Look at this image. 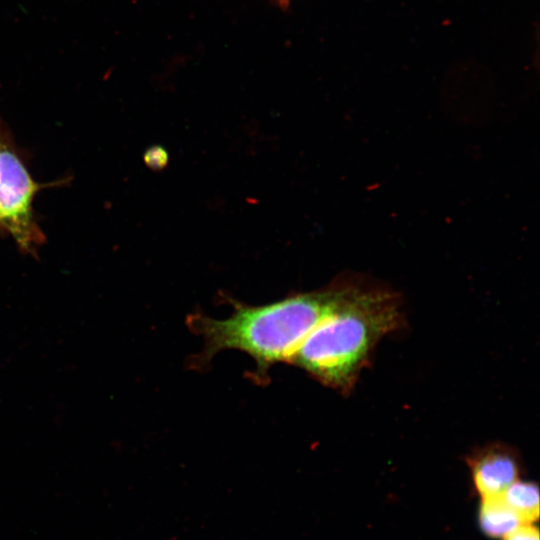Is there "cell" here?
Segmentation results:
<instances>
[{"instance_id":"6da1fadb","label":"cell","mask_w":540,"mask_h":540,"mask_svg":"<svg viewBox=\"0 0 540 540\" xmlns=\"http://www.w3.org/2000/svg\"><path fill=\"white\" fill-rule=\"evenodd\" d=\"M355 279H340L323 289L266 305L235 303L232 315L226 319L190 316L189 328L204 343L193 360L194 365H205L222 350L238 349L255 360V377L265 379L272 365L287 361L309 332L342 304Z\"/></svg>"},{"instance_id":"7a4b0ae2","label":"cell","mask_w":540,"mask_h":540,"mask_svg":"<svg viewBox=\"0 0 540 540\" xmlns=\"http://www.w3.org/2000/svg\"><path fill=\"white\" fill-rule=\"evenodd\" d=\"M401 322L398 296L356 277L342 304L309 332L287 361L324 385L348 392L374 345Z\"/></svg>"},{"instance_id":"3957f363","label":"cell","mask_w":540,"mask_h":540,"mask_svg":"<svg viewBox=\"0 0 540 540\" xmlns=\"http://www.w3.org/2000/svg\"><path fill=\"white\" fill-rule=\"evenodd\" d=\"M36 186L18 157L0 149V223L22 246L37 240L31 203Z\"/></svg>"},{"instance_id":"277c9868","label":"cell","mask_w":540,"mask_h":540,"mask_svg":"<svg viewBox=\"0 0 540 540\" xmlns=\"http://www.w3.org/2000/svg\"><path fill=\"white\" fill-rule=\"evenodd\" d=\"M475 487L481 497L501 495L518 477L516 458L508 450L489 448L470 462Z\"/></svg>"},{"instance_id":"5b68a950","label":"cell","mask_w":540,"mask_h":540,"mask_svg":"<svg viewBox=\"0 0 540 540\" xmlns=\"http://www.w3.org/2000/svg\"><path fill=\"white\" fill-rule=\"evenodd\" d=\"M524 522L500 495L483 497L479 509V525L485 535L492 538L505 537Z\"/></svg>"},{"instance_id":"8992f818","label":"cell","mask_w":540,"mask_h":540,"mask_svg":"<svg viewBox=\"0 0 540 540\" xmlns=\"http://www.w3.org/2000/svg\"><path fill=\"white\" fill-rule=\"evenodd\" d=\"M500 496L524 523L538 519L539 492L536 484L516 480Z\"/></svg>"},{"instance_id":"52a82bcc","label":"cell","mask_w":540,"mask_h":540,"mask_svg":"<svg viewBox=\"0 0 540 540\" xmlns=\"http://www.w3.org/2000/svg\"><path fill=\"white\" fill-rule=\"evenodd\" d=\"M504 540H539V531L532 523H523L507 534Z\"/></svg>"},{"instance_id":"ba28073f","label":"cell","mask_w":540,"mask_h":540,"mask_svg":"<svg viewBox=\"0 0 540 540\" xmlns=\"http://www.w3.org/2000/svg\"><path fill=\"white\" fill-rule=\"evenodd\" d=\"M276 1L282 7H287L290 2V0H276Z\"/></svg>"}]
</instances>
